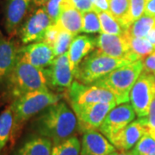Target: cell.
<instances>
[{
	"label": "cell",
	"instance_id": "1",
	"mask_svg": "<svg viewBox=\"0 0 155 155\" xmlns=\"http://www.w3.org/2000/svg\"><path fill=\"white\" fill-rule=\"evenodd\" d=\"M78 127L77 116L65 102L48 107L34 122L35 132L51 140L53 146L73 136Z\"/></svg>",
	"mask_w": 155,
	"mask_h": 155
},
{
	"label": "cell",
	"instance_id": "2",
	"mask_svg": "<svg viewBox=\"0 0 155 155\" xmlns=\"http://www.w3.org/2000/svg\"><path fill=\"white\" fill-rule=\"evenodd\" d=\"M3 85L5 86L6 95L12 101L31 91L48 90L44 69L22 61H17Z\"/></svg>",
	"mask_w": 155,
	"mask_h": 155
},
{
	"label": "cell",
	"instance_id": "3",
	"mask_svg": "<svg viewBox=\"0 0 155 155\" xmlns=\"http://www.w3.org/2000/svg\"><path fill=\"white\" fill-rule=\"evenodd\" d=\"M142 72L143 61L140 60L117 68L92 84L110 91L119 105L129 101L130 91Z\"/></svg>",
	"mask_w": 155,
	"mask_h": 155
},
{
	"label": "cell",
	"instance_id": "4",
	"mask_svg": "<svg viewBox=\"0 0 155 155\" xmlns=\"http://www.w3.org/2000/svg\"><path fill=\"white\" fill-rule=\"evenodd\" d=\"M61 98V95L53 93L49 90H40L26 93L13 100L11 105L15 115V137L25 122L50 105L60 102Z\"/></svg>",
	"mask_w": 155,
	"mask_h": 155
},
{
	"label": "cell",
	"instance_id": "5",
	"mask_svg": "<svg viewBox=\"0 0 155 155\" xmlns=\"http://www.w3.org/2000/svg\"><path fill=\"white\" fill-rule=\"evenodd\" d=\"M131 63L104 54L98 50L93 51L79 64L74 72V78L79 83L92 84L119 67Z\"/></svg>",
	"mask_w": 155,
	"mask_h": 155
},
{
	"label": "cell",
	"instance_id": "6",
	"mask_svg": "<svg viewBox=\"0 0 155 155\" xmlns=\"http://www.w3.org/2000/svg\"><path fill=\"white\" fill-rule=\"evenodd\" d=\"M154 97V75L142 72L129 94V101L136 116L138 117H147L148 116L150 105Z\"/></svg>",
	"mask_w": 155,
	"mask_h": 155
},
{
	"label": "cell",
	"instance_id": "7",
	"mask_svg": "<svg viewBox=\"0 0 155 155\" xmlns=\"http://www.w3.org/2000/svg\"><path fill=\"white\" fill-rule=\"evenodd\" d=\"M71 105L77 116L78 128L84 133L99 128L108 113L117 104L116 103H98Z\"/></svg>",
	"mask_w": 155,
	"mask_h": 155
},
{
	"label": "cell",
	"instance_id": "8",
	"mask_svg": "<svg viewBox=\"0 0 155 155\" xmlns=\"http://www.w3.org/2000/svg\"><path fill=\"white\" fill-rule=\"evenodd\" d=\"M52 23L53 22L44 6L37 8L25 20L18 30L17 34L22 44L41 41L44 38L46 30Z\"/></svg>",
	"mask_w": 155,
	"mask_h": 155
},
{
	"label": "cell",
	"instance_id": "9",
	"mask_svg": "<svg viewBox=\"0 0 155 155\" xmlns=\"http://www.w3.org/2000/svg\"><path fill=\"white\" fill-rule=\"evenodd\" d=\"M71 104H91L98 103H116L115 96L110 91L94 84L72 82L68 90Z\"/></svg>",
	"mask_w": 155,
	"mask_h": 155
},
{
	"label": "cell",
	"instance_id": "10",
	"mask_svg": "<svg viewBox=\"0 0 155 155\" xmlns=\"http://www.w3.org/2000/svg\"><path fill=\"white\" fill-rule=\"evenodd\" d=\"M97 48L100 53L119 60L130 62L140 61L131 52L126 33L123 35H116L101 33L97 37Z\"/></svg>",
	"mask_w": 155,
	"mask_h": 155
},
{
	"label": "cell",
	"instance_id": "11",
	"mask_svg": "<svg viewBox=\"0 0 155 155\" xmlns=\"http://www.w3.org/2000/svg\"><path fill=\"white\" fill-rule=\"evenodd\" d=\"M48 85L59 91L69 90L72 84L74 73L72 72L68 53L57 56L51 66L45 68Z\"/></svg>",
	"mask_w": 155,
	"mask_h": 155
},
{
	"label": "cell",
	"instance_id": "12",
	"mask_svg": "<svg viewBox=\"0 0 155 155\" xmlns=\"http://www.w3.org/2000/svg\"><path fill=\"white\" fill-rule=\"evenodd\" d=\"M135 112L131 104L124 103L115 106L104 118L99 130L106 138L110 139L114 134L133 122L135 118Z\"/></svg>",
	"mask_w": 155,
	"mask_h": 155
},
{
	"label": "cell",
	"instance_id": "13",
	"mask_svg": "<svg viewBox=\"0 0 155 155\" xmlns=\"http://www.w3.org/2000/svg\"><path fill=\"white\" fill-rule=\"evenodd\" d=\"M55 58L53 48L43 41L24 45L18 51V61L41 69L50 67Z\"/></svg>",
	"mask_w": 155,
	"mask_h": 155
},
{
	"label": "cell",
	"instance_id": "14",
	"mask_svg": "<svg viewBox=\"0 0 155 155\" xmlns=\"http://www.w3.org/2000/svg\"><path fill=\"white\" fill-rule=\"evenodd\" d=\"M147 133L146 117H139L127 126L114 134L109 140L119 151H128L133 148L141 137Z\"/></svg>",
	"mask_w": 155,
	"mask_h": 155
},
{
	"label": "cell",
	"instance_id": "15",
	"mask_svg": "<svg viewBox=\"0 0 155 155\" xmlns=\"http://www.w3.org/2000/svg\"><path fill=\"white\" fill-rule=\"evenodd\" d=\"M33 0H7L5 5V27L9 36L12 38L18 33L25 17L28 14Z\"/></svg>",
	"mask_w": 155,
	"mask_h": 155
},
{
	"label": "cell",
	"instance_id": "16",
	"mask_svg": "<svg viewBox=\"0 0 155 155\" xmlns=\"http://www.w3.org/2000/svg\"><path fill=\"white\" fill-rule=\"evenodd\" d=\"M20 47L0 32V85H3L18 61Z\"/></svg>",
	"mask_w": 155,
	"mask_h": 155
},
{
	"label": "cell",
	"instance_id": "17",
	"mask_svg": "<svg viewBox=\"0 0 155 155\" xmlns=\"http://www.w3.org/2000/svg\"><path fill=\"white\" fill-rule=\"evenodd\" d=\"M116 152L108 139L97 130L83 133L80 155H107Z\"/></svg>",
	"mask_w": 155,
	"mask_h": 155
},
{
	"label": "cell",
	"instance_id": "18",
	"mask_svg": "<svg viewBox=\"0 0 155 155\" xmlns=\"http://www.w3.org/2000/svg\"><path fill=\"white\" fill-rule=\"evenodd\" d=\"M97 48V37L89 35H77L75 36L70 46L68 58L72 72L74 73L76 68L82 62L83 59L92 53Z\"/></svg>",
	"mask_w": 155,
	"mask_h": 155
},
{
	"label": "cell",
	"instance_id": "19",
	"mask_svg": "<svg viewBox=\"0 0 155 155\" xmlns=\"http://www.w3.org/2000/svg\"><path fill=\"white\" fill-rule=\"evenodd\" d=\"M52 140L41 135H31L26 139L13 155H51Z\"/></svg>",
	"mask_w": 155,
	"mask_h": 155
},
{
	"label": "cell",
	"instance_id": "20",
	"mask_svg": "<svg viewBox=\"0 0 155 155\" xmlns=\"http://www.w3.org/2000/svg\"><path fill=\"white\" fill-rule=\"evenodd\" d=\"M56 24L63 30H66L73 35L82 32L83 15L73 6H67L61 12Z\"/></svg>",
	"mask_w": 155,
	"mask_h": 155
},
{
	"label": "cell",
	"instance_id": "21",
	"mask_svg": "<svg viewBox=\"0 0 155 155\" xmlns=\"http://www.w3.org/2000/svg\"><path fill=\"white\" fill-rule=\"evenodd\" d=\"M15 115L11 105L6 107L0 114V154L11 140L15 138Z\"/></svg>",
	"mask_w": 155,
	"mask_h": 155
},
{
	"label": "cell",
	"instance_id": "22",
	"mask_svg": "<svg viewBox=\"0 0 155 155\" xmlns=\"http://www.w3.org/2000/svg\"><path fill=\"white\" fill-rule=\"evenodd\" d=\"M155 26V17L143 15L134 22L126 30V34L131 37L145 38L150 30Z\"/></svg>",
	"mask_w": 155,
	"mask_h": 155
},
{
	"label": "cell",
	"instance_id": "23",
	"mask_svg": "<svg viewBox=\"0 0 155 155\" xmlns=\"http://www.w3.org/2000/svg\"><path fill=\"white\" fill-rule=\"evenodd\" d=\"M100 24H101V33L123 35L126 33V28L109 12L102 11L98 12Z\"/></svg>",
	"mask_w": 155,
	"mask_h": 155
},
{
	"label": "cell",
	"instance_id": "24",
	"mask_svg": "<svg viewBox=\"0 0 155 155\" xmlns=\"http://www.w3.org/2000/svg\"><path fill=\"white\" fill-rule=\"evenodd\" d=\"M127 38H128L130 50L138 58V60L143 61L147 56L149 55L151 53H153L155 50L154 47L146 38L131 37L128 35H127Z\"/></svg>",
	"mask_w": 155,
	"mask_h": 155
},
{
	"label": "cell",
	"instance_id": "25",
	"mask_svg": "<svg viewBox=\"0 0 155 155\" xmlns=\"http://www.w3.org/2000/svg\"><path fill=\"white\" fill-rule=\"evenodd\" d=\"M81 144L76 136H72L61 143L54 145L51 155H80Z\"/></svg>",
	"mask_w": 155,
	"mask_h": 155
},
{
	"label": "cell",
	"instance_id": "26",
	"mask_svg": "<svg viewBox=\"0 0 155 155\" xmlns=\"http://www.w3.org/2000/svg\"><path fill=\"white\" fill-rule=\"evenodd\" d=\"M110 14L127 29V16L129 11V0H109Z\"/></svg>",
	"mask_w": 155,
	"mask_h": 155
},
{
	"label": "cell",
	"instance_id": "27",
	"mask_svg": "<svg viewBox=\"0 0 155 155\" xmlns=\"http://www.w3.org/2000/svg\"><path fill=\"white\" fill-rule=\"evenodd\" d=\"M83 15V26L82 32L87 34L101 33V24L97 12L90 11L82 13Z\"/></svg>",
	"mask_w": 155,
	"mask_h": 155
},
{
	"label": "cell",
	"instance_id": "28",
	"mask_svg": "<svg viewBox=\"0 0 155 155\" xmlns=\"http://www.w3.org/2000/svg\"><path fill=\"white\" fill-rule=\"evenodd\" d=\"M67 6H72L71 0H48L44 7L53 23H55L61 12Z\"/></svg>",
	"mask_w": 155,
	"mask_h": 155
},
{
	"label": "cell",
	"instance_id": "29",
	"mask_svg": "<svg viewBox=\"0 0 155 155\" xmlns=\"http://www.w3.org/2000/svg\"><path fill=\"white\" fill-rule=\"evenodd\" d=\"M155 149V140L149 134H144L130 151L131 155H150Z\"/></svg>",
	"mask_w": 155,
	"mask_h": 155
},
{
	"label": "cell",
	"instance_id": "30",
	"mask_svg": "<svg viewBox=\"0 0 155 155\" xmlns=\"http://www.w3.org/2000/svg\"><path fill=\"white\" fill-rule=\"evenodd\" d=\"M74 37H75V35H73L72 34L61 29L59 35H58V38L56 40L55 43L53 46V49H54L56 57L67 53L72 44Z\"/></svg>",
	"mask_w": 155,
	"mask_h": 155
},
{
	"label": "cell",
	"instance_id": "31",
	"mask_svg": "<svg viewBox=\"0 0 155 155\" xmlns=\"http://www.w3.org/2000/svg\"><path fill=\"white\" fill-rule=\"evenodd\" d=\"M147 3V0H129V11L127 16L128 27L144 15Z\"/></svg>",
	"mask_w": 155,
	"mask_h": 155
},
{
	"label": "cell",
	"instance_id": "32",
	"mask_svg": "<svg viewBox=\"0 0 155 155\" xmlns=\"http://www.w3.org/2000/svg\"><path fill=\"white\" fill-rule=\"evenodd\" d=\"M61 28L56 23H52L48 28V29L46 30L44 38L42 41L53 48V46L55 43L56 40L58 38V35L61 32Z\"/></svg>",
	"mask_w": 155,
	"mask_h": 155
},
{
	"label": "cell",
	"instance_id": "33",
	"mask_svg": "<svg viewBox=\"0 0 155 155\" xmlns=\"http://www.w3.org/2000/svg\"><path fill=\"white\" fill-rule=\"evenodd\" d=\"M146 120L147 133L155 140V97L150 105L149 113L148 116L146 117Z\"/></svg>",
	"mask_w": 155,
	"mask_h": 155
},
{
	"label": "cell",
	"instance_id": "34",
	"mask_svg": "<svg viewBox=\"0 0 155 155\" xmlns=\"http://www.w3.org/2000/svg\"><path fill=\"white\" fill-rule=\"evenodd\" d=\"M72 5L80 11L84 13L90 11H94L91 0H71Z\"/></svg>",
	"mask_w": 155,
	"mask_h": 155
},
{
	"label": "cell",
	"instance_id": "35",
	"mask_svg": "<svg viewBox=\"0 0 155 155\" xmlns=\"http://www.w3.org/2000/svg\"><path fill=\"white\" fill-rule=\"evenodd\" d=\"M143 72L155 74V50L143 60Z\"/></svg>",
	"mask_w": 155,
	"mask_h": 155
},
{
	"label": "cell",
	"instance_id": "36",
	"mask_svg": "<svg viewBox=\"0 0 155 155\" xmlns=\"http://www.w3.org/2000/svg\"><path fill=\"white\" fill-rule=\"evenodd\" d=\"M91 2L96 12L98 13L102 11H105V12L110 13L109 0H91Z\"/></svg>",
	"mask_w": 155,
	"mask_h": 155
},
{
	"label": "cell",
	"instance_id": "37",
	"mask_svg": "<svg viewBox=\"0 0 155 155\" xmlns=\"http://www.w3.org/2000/svg\"><path fill=\"white\" fill-rule=\"evenodd\" d=\"M144 14L155 17V0H147Z\"/></svg>",
	"mask_w": 155,
	"mask_h": 155
},
{
	"label": "cell",
	"instance_id": "38",
	"mask_svg": "<svg viewBox=\"0 0 155 155\" xmlns=\"http://www.w3.org/2000/svg\"><path fill=\"white\" fill-rule=\"evenodd\" d=\"M145 38L147 39V40L149 41L150 43L154 47V48H155V26L153 27V28H152L151 30H150Z\"/></svg>",
	"mask_w": 155,
	"mask_h": 155
},
{
	"label": "cell",
	"instance_id": "39",
	"mask_svg": "<svg viewBox=\"0 0 155 155\" xmlns=\"http://www.w3.org/2000/svg\"><path fill=\"white\" fill-rule=\"evenodd\" d=\"M48 0H33L32 2V7L33 8H39V7H42L46 5V3Z\"/></svg>",
	"mask_w": 155,
	"mask_h": 155
},
{
	"label": "cell",
	"instance_id": "40",
	"mask_svg": "<svg viewBox=\"0 0 155 155\" xmlns=\"http://www.w3.org/2000/svg\"><path fill=\"white\" fill-rule=\"evenodd\" d=\"M117 155H131V153L129 151H120Z\"/></svg>",
	"mask_w": 155,
	"mask_h": 155
},
{
	"label": "cell",
	"instance_id": "41",
	"mask_svg": "<svg viewBox=\"0 0 155 155\" xmlns=\"http://www.w3.org/2000/svg\"><path fill=\"white\" fill-rule=\"evenodd\" d=\"M118 153V152H114V153H110V154H107V155H117Z\"/></svg>",
	"mask_w": 155,
	"mask_h": 155
},
{
	"label": "cell",
	"instance_id": "42",
	"mask_svg": "<svg viewBox=\"0 0 155 155\" xmlns=\"http://www.w3.org/2000/svg\"><path fill=\"white\" fill-rule=\"evenodd\" d=\"M150 155H155V149L153 151V153H151Z\"/></svg>",
	"mask_w": 155,
	"mask_h": 155
},
{
	"label": "cell",
	"instance_id": "43",
	"mask_svg": "<svg viewBox=\"0 0 155 155\" xmlns=\"http://www.w3.org/2000/svg\"><path fill=\"white\" fill-rule=\"evenodd\" d=\"M154 77H155V74H154Z\"/></svg>",
	"mask_w": 155,
	"mask_h": 155
}]
</instances>
